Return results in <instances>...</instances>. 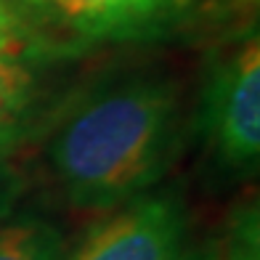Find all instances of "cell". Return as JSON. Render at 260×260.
<instances>
[{
    "label": "cell",
    "instance_id": "cell-1",
    "mask_svg": "<svg viewBox=\"0 0 260 260\" xmlns=\"http://www.w3.org/2000/svg\"><path fill=\"white\" fill-rule=\"evenodd\" d=\"M186 109L178 80L117 69L72 85L43 130V165L75 210H114L157 188L181 157Z\"/></svg>",
    "mask_w": 260,
    "mask_h": 260
},
{
    "label": "cell",
    "instance_id": "cell-2",
    "mask_svg": "<svg viewBox=\"0 0 260 260\" xmlns=\"http://www.w3.org/2000/svg\"><path fill=\"white\" fill-rule=\"evenodd\" d=\"M197 0H16L29 43L80 58L106 45L168 38L186 24Z\"/></svg>",
    "mask_w": 260,
    "mask_h": 260
},
{
    "label": "cell",
    "instance_id": "cell-6",
    "mask_svg": "<svg viewBox=\"0 0 260 260\" xmlns=\"http://www.w3.org/2000/svg\"><path fill=\"white\" fill-rule=\"evenodd\" d=\"M67 239L56 223L38 215H11L0 223V260H67Z\"/></svg>",
    "mask_w": 260,
    "mask_h": 260
},
{
    "label": "cell",
    "instance_id": "cell-7",
    "mask_svg": "<svg viewBox=\"0 0 260 260\" xmlns=\"http://www.w3.org/2000/svg\"><path fill=\"white\" fill-rule=\"evenodd\" d=\"M229 260H257V207H244L234 218Z\"/></svg>",
    "mask_w": 260,
    "mask_h": 260
},
{
    "label": "cell",
    "instance_id": "cell-8",
    "mask_svg": "<svg viewBox=\"0 0 260 260\" xmlns=\"http://www.w3.org/2000/svg\"><path fill=\"white\" fill-rule=\"evenodd\" d=\"M27 188V178L19 170L16 157L0 154V223L8 220L16 210V202Z\"/></svg>",
    "mask_w": 260,
    "mask_h": 260
},
{
    "label": "cell",
    "instance_id": "cell-9",
    "mask_svg": "<svg viewBox=\"0 0 260 260\" xmlns=\"http://www.w3.org/2000/svg\"><path fill=\"white\" fill-rule=\"evenodd\" d=\"M29 43V29L16 0H0V51H11Z\"/></svg>",
    "mask_w": 260,
    "mask_h": 260
},
{
    "label": "cell",
    "instance_id": "cell-4",
    "mask_svg": "<svg viewBox=\"0 0 260 260\" xmlns=\"http://www.w3.org/2000/svg\"><path fill=\"white\" fill-rule=\"evenodd\" d=\"M188 205L178 186H157L112 210L67 260H186Z\"/></svg>",
    "mask_w": 260,
    "mask_h": 260
},
{
    "label": "cell",
    "instance_id": "cell-5",
    "mask_svg": "<svg viewBox=\"0 0 260 260\" xmlns=\"http://www.w3.org/2000/svg\"><path fill=\"white\" fill-rule=\"evenodd\" d=\"M72 61L77 58L32 43L0 51V154L16 157L40 141L58 101L72 88L67 85Z\"/></svg>",
    "mask_w": 260,
    "mask_h": 260
},
{
    "label": "cell",
    "instance_id": "cell-3",
    "mask_svg": "<svg viewBox=\"0 0 260 260\" xmlns=\"http://www.w3.org/2000/svg\"><path fill=\"white\" fill-rule=\"evenodd\" d=\"M194 127L210 159L229 175H252L260 157V48L244 32L210 56Z\"/></svg>",
    "mask_w": 260,
    "mask_h": 260
}]
</instances>
